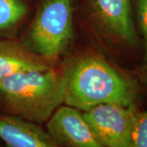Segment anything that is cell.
Returning <instances> with one entry per match:
<instances>
[{"instance_id": "9c48e42d", "label": "cell", "mask_w": 147, "mask_h": 147, "mask_svg": "<svg viewBox=\"0 0 147 147\" xmlns=\"http://www.w3.org/2000/svg\"><path fill=\"white\" fill-rule=\"evenodd\" d=\"M28 7L22 0H0V32L16 26L26 16Z\"/></svg>"}, {"instance_id": "30bf717a", "label": "cell", "mask_w": 147, "mask_h": 147, "mask_svg": "<svg viewBox=\"0 0 147 147\" xmlns=\"http://www.w3.org/2000/svg\"><path fill=\"white\" fill-rule=\"evenodd\" d=\"M131 147H147V109L137 111L132 131Z\"/></svg>"}, {"instance_id": "6da1fadb", "label": "cell", "mask_w": 147, "mask_h": 147, "mask_svg": "<svg viewBox=\"0 0 147 147\" xmlns=\"http://www.w3.org/2000/svg\"><path fill=\"white\" fill-rule=\"evenodd\" d=\"M63 73L65 105L82 112L102 104L135 105L137 91L134 83L98 56L78 57Z\"/></svg>"}, {"instance_id": "8fae6325", "label": "cell", "mask_w": 147, "mask_h": 147, "mask_svg": "<svg viewBox=\"0 0 147 147\" xmlns=\"http://www.w3.org/2000/svg\"><path fill=\"white\" fill-rule=\"evenodd\" d=\"M137 17L145 46V57L142 70L144 76L147 79V0H137Z\"/></svg>"}, {"instance_id": "7a4b0ae2", "label": "cell", "mask_w": 147, "mask_h": 147, "mask_svg": "<svg viewBox=\"0 0 147 147\" xmlns=\"http://www.w3.org/2000/svg\"><path fill=\"white\" fill-rule=\"evenodd\" d=\"M65 77L53 67L16 74L0 81V105L7 114L47 123L62 105Z\"/></svg>"}, {"instance_id": "ba28073f", "label": "cell", "mask_w": 147, "mask_h": 147, "mask_svg": "<svg viewBox=\"0 0 147 147\" xmlns=\"http://www.w3.org/2000/svg\"><path fill=\"white\" fill-rule=\"evenodd\" d=\"M52 66L26 44L10 40L0 41V81L16 74Z\"/></svg>"}, {"instance_id": "5b68a950", "label": "cell", "mask_w": 147, "mask_h": 147, "mask_svg": "<svg viewBox=\"0 0 147 147\" xmlns=\"http://www.w3.org/2000/svg\"><path fill=\"white\" fill-rule=\"evenodd\" d=\"M47 131L62 147H105L82 111L61 105L47 121Z\"/></svg>"}, {"instance_id": "8992f818", "label": "cell", "mask_w": 147, "mask_h": 147, "mask_svg": "<svg viewBox=\"0 0 147 147\" xmlns=\"http://www.w3.org/2000/svg\"><path fill=\"white\" fill-rule=\"evenodd\" d=\"M95 19L105 31L128 43L137 42L131 0H89Z\"/></svg>"}, {"instance_id": "52a82bcc", "label": "cell", "mask_w": 147, "mask_h": 147, "mask_svg": "<svg viewBox=\"0 0 147 147\" xmlns=\"http://www.w3.org/2000/svg\"><path fill=\"white\" fill-rule=\"evenodd\" d=\"M0 139L8 147H62L39 123L0 114Z\"/></svg>"}, {"instance_id": "3957f363", "label": "cell", "mask_w": 147, "mask_h": 147, "mask_svg": "<svg viewBox=\"0 0 147 147\" xmlns=\"http://www.w3.org/2000/svg\"><path fill=\"white\" fill-rule=\"evenodd\" d=\"M27 38V47L48 62L59 57L73 38L72 0L45 1L32 22Z\"/></svg>"}, {"instance_id": "277c9868", "label": "cell", "mask_w": 147, "mask_h": 147, "mask_svg": "<svg viewBox=\"0 0 147 147\" xmlns=\"http://www.w3.org/2000/svg\"><path fill=\"white\" fill-rule=\"evenodd\" d=\"M137 106L102 104L83 112L84 118L105 147H131Z\"/></svg>"}]
</instances>
